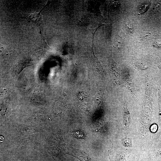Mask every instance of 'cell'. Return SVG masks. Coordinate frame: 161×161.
<instances>
[{
	"instance_id": "cell-3",
	"label": "cell",
	"mask_w": 161,
	"mask_h": 161,
	"mask_svg": "<svg viewBox=\"0 0 161 161\" xmlns=\"http://www.w3.org/2000/svg\"><path fill=\"white\" fill-rule=\"evenodd\" d=\"M126 27L127 31L131 33L134 32L133 27L132 24L129 21H127L126 23Z\"/></svg>"
},
{
	"instance_id": "cell-5",
	"label": "cell",
	"mask_w": 161,
	"mask_h": 161,
	"mask_svg": "<svg viewBox=\"0 0 161 161\" xmlns=\"http://www.w3.org/2000/svg\"><path fill=\"white\" fill-rule=\"evenodd\" d=\"M158 126L157 124L154 123L150 127L151 131L153 133H155L157 132L158 129Z\"/></svg>"
},
{
	"instance_id": "cell-4",
	"label": "cell",
	"mask_w": 161,
	"mask_h": 161,
	"mask_svg": "<svg viewBox=\"0 0 161 161\" xmlns=\"http://www.w3.org/2000/svg\"><path fill=\"white\" fill-rule=\"evenodd\" d=\"M158 121L161 124V99H160L158 102Z\"/></svg>"
},
{
	"instance_id": "cell-2",
	"label": "cell",
	"mask_w": 161,
	"mask_h": 161,
	"mask_svg": "<svg viewBox=\"0 0 161 161\" xmlns=\"http://www.w3.org/2000/svg\"><path fill=\"white\" fill-rule=\"evenodd\" d=\"M28 18L34 22L38 23L40 21L41 18V15L39 13H34L29 15Z\"/></svg>"
},
{
	"instance_id": "cell-1",
	"label": "cell",
	"mask_w": 161,
	"mask_h": 161,
	"mask_svg": "<svg viewBox=\"0 0 161 161\" xmlns=\"http://www.w3.org/2000/svg\"><path fill=\"white\" fill-rule=\"evenodd\" d=\"M124 124L129 127L130 124V117L129 112L126 108H124L123 112Z\"/></svg>"
}]
</instances>
